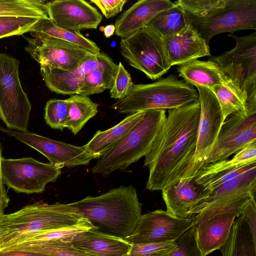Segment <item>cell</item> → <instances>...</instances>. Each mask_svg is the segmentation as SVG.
<instances>
[{
	"mask_svg": "<svg viewBox=\"0 0 256 256\" xmlns=\"http://www.w3.org/2000/svg\"><path fill=\"white\" fill-rule=\"evenodd\" d=\"M31 32L72 43L94 54L100 52V48L97 44L84 37L80 32L60 28L56 26L49 18L40 19Z\"/></svg>",
	"mask_w": 256,
	"mask_h": 256,
	"instance_id": "cell-32",
	"label": "cell"
},
{
	"mask_svg": "<svg viewBox=\"0 0 256 256\" xmlns=\"http://www.w3.org/2000/svg\"><path fill=\"white\" fill-rule=\"evenodd\" d=\"M198 101V93L192 86L170 74L151 84L134 85L126 98L112 108L120 114H131L152 110H172Z\"/></svg>",
	"mask_w": 256,
	"mask_h": 256,
	"instance_id": "cell-5",
	"label": "cell"
},
{
	"mask_svg": "<svg viewBox=\"0 0 256 256\" xmlns=\"http://www.w3.org/2000/svg\"><path fill=\"white\" fill-rule=\"evenodd\" d=\"M194 224V216L182 218L158 210L142 215L133 233L124 240L131 244L174 241Z\"/></svg>",
	"mask_w": 256,
	"mask_h": 256,
	"instance_id": "cell-16",
	"label": "cell"
},
{
	"mask_svg": "<svg viewBox=\"0 0 256 256\" xmlns=\"http://www.w3.org/2000/svg\"><path fill=\"white\" fill-rule=\"evenodd\" d=\"M189 24L185 13L175 4L158 14L146 26L164 38L180 32Z\"/></svg>",
	"mask_w": 256,
	"mask_h": 256,
	"instance_id": "cell-31",
	"label": "cell"
},
{
	"mask_svg": "<svg viewBox=\"0 0 256 256\" xmlns=\"http://www.w3.org/2000/svg\"><path fill=\"white\" fill-rule=\"evenodd\" d=\"M69 104L68 116L64 124L74 134L78 132L88 121L98 112V104L88 96L77 94L67 98Z\"/></svg>",
	"mask_w": 256,
	"mask_h": 256,
	"instance_id": "cell-29",
	"label": "cell"
},
{
	"mask_svg": "<svg viewBox=\"0 0 256 256\" xmlns=\"http://www.w3.org/2000/svg\"><path fill=\"white\" fill-rule=\"evenodd\" d=\"M196 88L200 106L196 145L190 165L182 178L195 176L203 166L204 162L216 144L224 120L212 92L207 88Z\"/></svg>",
	"mask_w": 256,
	"mask_h": 256,
	"instance_id": "cell-11",
	"label": "cell"
},
{
	"mask_svg": "<svg viewBox=\"0 0 256 256\" xmlns=\"http://www.w3.org/2000/svg\"><path fill=\"white\" fill-rule=\"evenodd\" d=\"M166 118V110H144L141 118L130 130L98 158L92 172L106 176L118 170L123 171L145 156Z\"/></svg>",
	"mask_w": 256,
	"mask_h": 256,
	"instance_id": "cell-4",
	"label": "cell"
},
{
	"mask_svg": "<svg viewBox=\"0 0 256 256\" xmlns=\"http://www.w3.org/2000/svg\"><path fill=\"white\" fill-rule=\"evenodd\" d=\"M219 250L222 256H256V242L242 214L236 218L226 242Z\"/></svg>",
	"mask_w": 256,
	"mask_h": 256,
	"instance_id": "cell-26",
	"label": "cell"
},
{
	"mask_svg": "<svg viewBox=\"0 0 256 256\" xmlns=\"http://www.w3.org/2000/svg\"><path fill=\"white\" fill-rule=\"evenodd\" d=\"M3 250H28L40 252L50 256H96L76 248L71 242L64 241H54L42 244L10 246Z\"/></svg>",
	"mask_w": 256,
	"mask_h": 256,
	"instance_id": "cell-35",
	"label": "cell"
},
{
	"mask_svg": "<svg viewBox=\"0 0 256 256\" xmlns=\"http://www.w3.org/2000/svg\"><path fill=\"white\" fill-rule=\"evenodd\" d=\"M228 36L236 40L235 47L210 60L248 94L256 90V32L244 36L230 33Z\"/></svg>",
	"mask_w": 256,
	"mask_h": 256,
	"instance_id": "cell-13",
	"label": "cell"
},
{
	"mask_svg": "<svg viewBox=\"0 0 256 256\" xmlns=\"http://www.w3.org/2000/svg\"><path fill=\"white\" fill-rule=\"evenodd\" d=\"M46 2L41 0H0V16L48 18Z\"/></svg>",
	"mask_w": 256,
	"mask_h": 256,
	"instance_id": "cell-34",
	"label": "cell"
},
{
	"mask_svg": "<svg viewBox=\"0 0 256 256\" xmlns=\"http://www.w3.org/2000/svg\"><path fill=\"white\" fill-rule=\"evenodd\" d=\"M248 224L252 238L256 242V198H250L246 204L242 213Z\"/></svg>",
	"mask_w": 256,
	"mask_h": 256,
	"instance_id": "cell-43",
	"label": "cell"
},
{
	"mask_svg": "<svg viewBox=\"0 0 256 256\" xmlns=\"http://www.w3.org/2000/svg\"><path fill=\"white\" fill-rule=\"evenodd\" d=\"M256 162V140L251 142L231 159L203 166L195 175L200 178L218 172L230 170Z\"/></svg>",
	"mask_w": 256,
	"mask_h": 256,
	"instance_id": "cell-33",
	"label": "cell"
},
{
	"mask_svg": "<svg viewBox=\"0 0 256 256\" xmlns=\"http://www.w3.org/2000/svg\"><path fill=\"white\" fill-rule=\"evenodd\" d=\"M70 204L35 202L0 218L1 248L19 238L86 220Z\"/></svg>",
	"mask_w": 256,
	"mask_h": 256,
	"instance_id": "cell-3",
	"label": "cell"
},
{
	"mask_svg": "<svg viewBox=\"0 0 256 256\" xmlns=\"http://www.w3.org/2000/svg\"><path fill=\"white\" fill-rule=\"evenodd\" d=\"M120 48L130 64L152 80L161 77L172 66L162 38L148 26L122 38Z\"/></svg>",
	"mask_w": 256,
	"mask_h": 256,
	"instance_id": "cell-7",
	"label": "cell"
},
{
	"mask_svg": "<svg viewBox=\"0 0 256 256\" xmlns=\"http://www.w3.org/2000/svg\"><path fill=\"white\" fill-rule=\"evenodd\" d=\"M78 212L104 234L125 239L136 229L142 204L132 185L120 186L96 196L70 203Z\"/></svg>",
	"mask_w": 256,
	"mask_h": 256,
	"instance_id": "cell-2",
	"label": "cell"
},
{
	"mask_svg": "<svg viewBox=\"0 0 256 256\" xmlns=\"http://www.w3.org/2000/svg\"><path fill=\"white\" fill-rule=\"evenodd\" d=\"M134 85L130 74L120 62L113 86L110 90V97L118 100L126 98L132 90Z\"/></svg>",
	"mask_w": 256,
	"mask_h": 256,
	"instance_id": "cell-41",
	"label": "cell"
},
{
	"mask_svg": "<svg viewBox=\"0 0 256 256\" xmlns=\"http://www.w3.org/2000/svg\"><path fill=\"white\" fill-rule=\"evenodd\" d=\"M256 140V90L248 94L246 109L224 120L216 144L203 166L229 158Z\"/></svg>",
	"mask_w": 256,
	"mask_h": 256,
	"instance_id": "cell-8",
	"label": "cell"
},
{
	"mask_svg": "<svg viewBox=\"0 0 256 256\" xmlns=\"http://www.w3.org/2000/svg\"><path fill=\"white\" fill-rule=\"evenodd\" d=\"M102 28L104 35L107 38H110L115 32L116 28L113 24H109Z\"/></svg>",
	"mask_w": 256,
	"mask_h": 256,
	"instance_id": "cell-46",
	"label": "cell"
},
{
	"mask_svg": "<svg viewBox=\"0 0 256 256\" xmlns=\"http://www.w3.org/2000/svg\"><path fill=\"white\" fill-rule=\"evenodd\" d=\"M1 246H2V244H1V240H0V252L1 250H2Z\"/></svg>",
	"mask_w": 256,
	"mask_h": 256,
	"instance_id": "cell-47",
	"label": "cell"
},
{
	"mask_svg": "<svg viewBox=\"0 0 256 256\" xmlns=\"http://www.w3.org/2000/svg\"><path fill=\"white\" fill-rule=\"evenodd\" d=\"M174 241L176 246L167 256H202L197 244L194 224Z\"/></svg>",
	"mask_w": 256,
	"mask_h": 256,
	"instance_id": "cell-39",
	"label": "cell"
},
{
	"mask_svg": "<svg viewBox=\"0 0 256 256\" xmlns=\"http://www.w3.org/2000/svg\"><path fill=\"white\" fill-rule=\"evenodd\" d=\"M110 59L106 54L100 52L70 71H64L48 65H40V72L46 86L52 92L64 95H73L77 94L88 72Z\"/></svg>",
	"mask_w": 256,
	"mask_h": 256,
	"instance_id": "cell-18",
	"label": "cell"
},
{
	"mask_svg": "<svg viewBox=\"0 0 256 256\" xmlns=\"http://www.w3.org/2000/svg\"><path fill=\"white\" fill-rule=\"evenodd\" d=\"M162 39L171 66L210 56L208 44L190 24L180 32Z\"/></svg>",
	"mask_w": 256,
	"mask_h": 256,
	"instance_id": "cell-20",
	"label": "cell"
},
{
	"mask_svg": "<svg viewBox=\"0 0 256 256\" xmlns=\"http://www.w3.org/2000/svg\"><path fill=\"white\" fill-rule=\"evenodd\" d=\"M32 38L22 36L28 45L24 50L40 65H48L64 71H70L94 54L72 43L30 32Z\"/></svg>",
	"mask_w": 256,
	"mask_h": 256,
	"instance_id": "cell-12",
	"label": "cell"
},
{
	"mask_svg": "<svg viewBox=\"0 0 256 256\" xmlns=\"http://www.w3.org/2000/svg\"><path fill=\"white\" fill-rule=\"evenodd\" d=\"M175 4L170 0H140L125 10L115 23V34L126 38L148 25L160 12Z\"/></svg>",
	"mask_w": 256,
	"mask_h": 256,
	"instance_id": "cell-21",
	"label": "cell"
},
{
	"mask_svg": "<svg viewBox=\"0 0 256 256\" xmlns=\"http://www.w3.org/2000/svg\"><path fill=\"white\" fill-rule=\"evenodd\" d=\"M236 217L234 212H222L196 224L197 244L202 256L219 250L226 242Z\"/></svg>",
	"mask_w": 256,
	"mask_h": 256,
	"instance_id": "cell-22",
	"label": "cell"
},
{
	"mask_svg": "<svg viewBox=\"0 0 256 256\" xmlns=\"http://www.w3.org/2000/svg\"><path fill=\"white\" fill-rule=\"evenodd\" d=\"M90 2L95 4L100 10L103 15L109 18L114 16L121 12L126 0H92Z\"/></svg>",
	"mask_w": 256,
	"mask_h": 256,
	"instance_id": "cell-42",
	"label": "cell"
},
{
	"mask_svg": "<svg viewBox=\"0 0 256 256\" xmlns=\"http://www.w3.org/2000/svg\"><path fill=\"white\" fill-rule=\"evenodd\" d=\"M69 104L67 99L53 98L48 100L44 108V118L52 128L62 131L68 116Z\"/></svg>",
	"mask_w": 256,
	"mask_h": 256,
	"instance_id": "cell-38",
	"label": "cell"
},
{
	"mask_svg": "<svg viewBox=\"0 0 256 256\" xmlns=\"http://www.w3.org/2000/svg\"><path fill=\"white\" fill-rule=\"evenodd\" d=\"M144 110L129 114L116 125L96 132L84 146L90 153L100 156L126 135L142 117Z\"/></svg>",
	"mask_w": 256,
	"mask_h": 256,
	"instance_id": "cell-25",
	"label": "cell"
},
{
	"mask_svg": "<svg viewBox=\"0 0 256 256\" xmlns=\"http://www.w3.org/2000/svg\"><path fill=\"white\" fill-rule=\"evenodd\" d=\"M198 101L168 110L144 166L149 170L146 188L160 190L183 177L192 161L198 136Z\"/></svg>",
	"mask_w": 256,
	"mask_h": 256,
	"instance_id": "cell-1",
	"label": "cell"
},
{
	"mask_svg": "<svg viewBox=\"0 0 256 256\" xmlns=\"http://www.w3.org/2000/svg\"><path fill=\"white\" fill-rule=\"evenodd\" d=\"M176 246L174 241L132 244L128 256H167Z\"/></svg>",
	"mask_w": 256,
	"mask_h": 256,
	"instance_id": "cell-40",
	"label": "cell"
},
{
	"mask_svg": "<svg viewBox=\"0 0 256 256\" xmlns=\"http://www.w3.org/2000/svg\"><path fill=\"white\" fill-rule=\"evenodd\" d=\"M216 96L224 120L230 114L246 109L247 92L230 80L210 89Z\"/></svg>",
	"mask_w": 256,
	"mask_h": 256,
	"instance_id": "cell-30",
	"label": "cell"
},
{
	"mask_svg": "<svg viewBox=\"0 0 256 256\" xmlns=\"http://www.w3.org/2000/svg\"><path fill=\"white\" fill-rule=\"evenodd\" d=\"M118 64L110 58L100 66L88 72L77 94L88 96L110 90L113 86Z\"/></svg>",
	"mask_w": 256,
	"mask_h": 256,
	"instance_id": "cell-27",
	"label": "cell"
},
{
	"mask_svg": "<svg viewBox=\"0 0 256 256\" xmlns=\"http://www.w3.org/2000/svg\"><path fill=\"white\" fill-rule=\"evenodd\" d=\"M40 20L28 17L1 16L0 39L30 32Z\"/></svg>",
	"mask_w": 256,
	"mask_h": 256,
	"instance_id": "cell-37",
	"label": "cell"
},
{
	"mask_svg": "<svg viewBox=\"0 0 256 256\" xmlns=\"http://www.w3.org/2000/svg\"><path fill=\"white\" fill-rule=\"evenodd\" d=\"M0 256H50L40 252L23 250H2Z\"/></svg>",
	"mask_w": 256,
	"mask_h": 256,
	"instance_id": "cell-45",
	"label": "cell"
},
{
	"mask_svg": "<svg viewBox=\"0 0 256 256\" xmlns=\"http://www.w3.org/2000/svg\"><path fill=\"white\" fill-rule=\"evenodd\" d=\"M20 61L0 54V118L9 130L27 132L32 104L18 74Z\"/></svg>",
	"mask_w": 256,
	"mask_h": 256,
	"instance_id": "cell-6",
	"label": "cell"
},
{
	"mask_svg": "<svg viewBox=\"0 0 256 256\" xmlns=\"http://www.w3.org/2000/svg\"><path fill=\"white\" fill-rule=\"evenodd\" d=\"M96 228L88 220L76 224L42 232L16 240L6 248L45 243L54 241L71 242L78 234Z\"/></svg>",
	"mask_w": 256,
	"mask_h": 256,
	"instance_id": "cell-28",
	"label": "cell"
},
{
	"mask_svg": "<svg viewBox=\"0 0 256 256\" xmlns=\"http://www.w3.org/2000/svg\"><path fill=\"white\" fill-rule=\"evenodd\" d=\"M0 130L13 136L20 142L35 149L45 156L50 163L62 168L87 165L98 155L88 152L84 146H78L57 141L28 131L6 129L0 127Z\"/></svg>",
	"mask_w": 256,
	"mask_h": 256,
	"instance_id": "cell-15",
	"label": "cell"
},
{
	"mask_svg": "<svg viewBox=\"0 0 256 256\" xmlns=\"http://www.w3.org/2000/svg\"><path fill=\"white\" fill-rule=\"evenodd\" d=\"M46 6L50 20L68 30L96 29L102 19L94 7L83 0H55L47 2Z\"/></svg>",
	"mask_w": 256,
	"mask_h": 256,
	"instance_id": "cell-17",
	"label": "cell"
},
{
	"mask_svg": "<svg viewBox=\"0 0 256 256\" xmlns=\"http://www.w3.org/2000/svg\"><path fill=\"white\" fill-rule=\"evenodd\" d=\"M256 166L223 183L191 210V216L204 210L220 212L244 204L256 195Z\"/></svg>",
	"mask_w": 256,
	"mask_h": 256,
	"instance_id": "cell-14",
	"label": "cell"
},
{
	"mask_svg": "<svg viewBox=\"0 0 256 256\" xmlns=\"http://www.w3.org/2000/svg\"><path fill=\"white\" fill-rule=\"evenodd\" d=\"M2 152V148L0 142V218L4 214V210L8 206L10 202V198L5 188L1 170Z\"/></svg>",
	"mask_w": 256,
	"mask_h": 256,
	"instance_id": "cell-44",
	"label": "cell"
},
{
	"mask_svg": "<svg viewBox=\"0 0 256 256\" xmlns=\"http://www.w3.org/2000/svg\"><path fill=\"white\" fill-rule=\"evenodd\" d=\"M181 8L188 19L203 18L223 6L225 0H178L174 2Z\"/></svg>",
	"mask_w": 256,
	"mask_h": 256,
	"instance_id": "cell-36",
	"label": "cell"
},
{
	"mask_svg": "<svg viewBox=\"0 0 256 256\" xmlns=\"http://www.w3.org/2000/svg\"><path fill=\"white\" fill-rule=\"evenodd\" d=\"M0 164L4 184L18 193H42L46 184L54 182L62 173L60 168L50 163L32 157L2 158Z\"/></svg>",
	"mask_w": 256,
	"mask_h": 256,
	"instance_id": "cell-10",
	"label": "cell"
},
{
	"mask_svg": "<svg viewBox=\"0 0 256 256\" xmlns=\"http://www.w3.org/2000/svg\"><path fill=\"white\" fill-rule=\"evenodd\" d=\"M189 23L208 44L216 35L241 30H256V0H225L224 5Z\"/></svg>",
	"mask_w": 256,
	"mask_h": 256,
	"instance_id": "cell-9",
	"label": "cell"
},
{
	"mask_svg": "<svg viewBox=\"0 0 256 256\" xmlns=\"http://www.w3.org/2000/svg\"><path fill=\"white\" fill-rule=\"evenodd\" d=\"M162 197L166 211L182 218H190L192 208L208 194L209 191L198 184L195 176L182 178L164 188Z\"/></svg>",
	"mask_w": 256,
	"mask_h": 256,
	"instance_id": "cell-19",
	"label": "cell"
},
{
	"mask_svg": "<svg viewBox=\"0 0 256 256\" xmlns=\"http://www.w3.org/2000/svg\"><path fill=\"white\" fill-rule=\"evenodd\" d=\"M179 76L186 83L196 87L210 89L213 86L224 84L230 79L214 61L194 60L178 68Z\"/></svg>",
	"mask_w": 256,
	"mask_h": 256,
	"instance_id": "cell-24",
	"label": "cell"
},
{
	"mask_svg": "<svg viewBox=\"0 0 256 256\" xmlns=\"http://www.w3.org/2000/svg\"><path fill=\"white\" fill-rule=\"evenodd\" d=\"M73 246L96 256H128L132 244L126 240L90 229L76 236Z\"/></svg>",
	"mask_w": 256,
	"mask_h": 256,
	"instance_id": "cell-23",
	"label": "cell"
}]
</instances>
